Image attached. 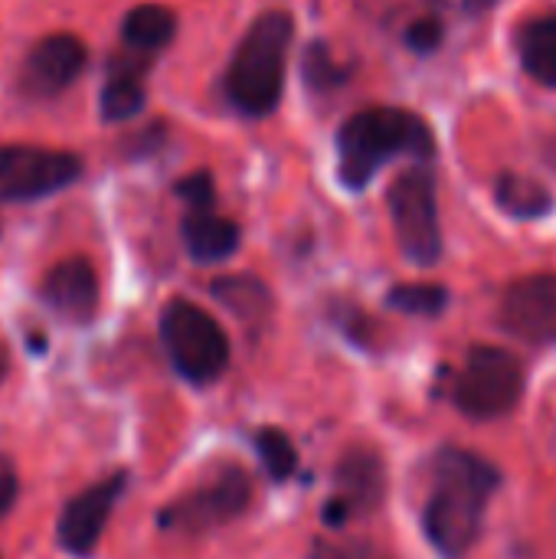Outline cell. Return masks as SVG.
<instances>
[{
	"label": "cell",
	"instance_id": "obj_5",
	"mask_svg": "<svg viewBox=\"0 0 556 559\" xmlns=\"http://www.w3.org/2000/svg\"><path fill=\"white\" fill-rule=\"evenodd\" d=\"M161 337L184 380L213 383L226 370L229 341L203 308L190 301H170L161 314Z\"/></svg>",
	"mask_w": 556,
	"mask_h": 559
},
{
	"label": "cell",
	"instance_id": "obj_23",
	"mask_svg": "<svg viewBox=\"0 0 556 559\" xmlns=\"http://www.w3.org/2000/svg\"><path fill=\"white\" fill-rule=\"evenodd\" d=\"M311 559H393L390 554L377 550L374 544H315Z\"/></svg>",
	"mask_w": 556,
	"mask_h": 559
},
{
	"label": "cell",
	"instance_id": "obj_24",
	"mask_svg": "<svg viewBox=\"0 0 556 559\" xmlns=\"http://www.w3.org/2000/svg\"><path fill=\"white\" fill-rule=\"evenodd\" d=\"M177 197L187 206H213L216 190H213V177L210 174H190L177 183Z\"/></svg>",
	"mask_w": 556,
	"mask_h": 559
},
{
	"label": "cell",
	"instance_id": "obj_11",
	"mask_svg": "<svg viewBox=\"0 0 556 559\" xmlns=\"http://www.w3.org/2000/svg\"><path fill=\"white\" fill-rule=\"evenodd\" d=\"M125 485H128V478H125V472H118V475L98 481L95 488L82 491L79 498H72L66 504V511L59 518V544L69 554L88 557L95 550V544L102 540V531H105V524L111 518V508L121 498Z\"/></svg>",
	"mask_w": 556,
	"mask_h": 559
},
{
	"label": "cell",
	"instance_id": "obj_3",
	"mask_svg": "<svg viewBox=\"0 0 556 559\" xmlns=\"http://www.w3.org/2000/svg\"><path fill=\"white\" fill-rule=\"evenodd\" d=\"M295 36V23L285 10L262 13L242 43L226 72V95L242 115H269L282 95L285 59Z\"/></svg>",
	"mask_w": 556,
	"mask_h": 559
},
{
	"label": "cell",
	"instance_id": "obj_26",
	"mask_svg": "<svg viewBox=\"0 0 556 559\" xmlns=\"http://www.w3.org/2000/svg\"><path fill=\"white\" fill-rule=\"evenodd\" d=\"M13 495H16V481H13V472L7 465H0V518L7 514V508L13 504Z\"/></svg>",
	"mask_w": 556,
	"mask_h": 559
},
{
	"label": "cell",
	"instance_id": "obj_17",
	"mask_svg": "<svg viewBox=\"0 0 556 559\" xmlns=\"http://www.w3.org/2000/svg\"><path fill=\"white\" fill-rule=\"evenodd\" d=\"M518 49H521L524 69L537 82L556 85V13L531 20L518 36Z\"/></svg>",
	"mask_w": 556,
	"mask_h": 559
},
{
	"label": "cell",
	"instance_id": "obj_21",
	"mask_svg": "<svg viewBox=\"0 0 556 559\" xmlns=\"http://www.w3.org/2000/svg\"><path fill=\"white\" fill-rule=\"evenodd\" d=\"M213 292L223 305H229L242 318H256L265 311V288L256 278H220L213 282Z\"/></svg>",
	"mask_w": 556,
	"mask_h": 559
},
{
	"label": "cell",
	"instance_id": "obj_8",
	"mask_svg": "<svg viewBox=\"0 0 556 559\" xmlns=\"http://www.w3.org/2000/svg\"><path fill=\"white\" fill-rule=\"evenodd\" d=\"M79 174L82 160L66 151L23 144L0 147V200H36L75 183Z\"/></svg>",
	"mask_w": 556,
	"mask_h": 559
},
{
	"label": "cell",
	"instance_id": "obj_1",
	"mask_svg": "<svg viewBox=\"0 0 556 559\" xmlns=\"http://www.w3.org/2000/svg\"><path fill=\"white\" fill-rule=\"evenodd\" d=\"M501 488V472L469 452L442 449L433 462V488L423 511V527L429 544L446 559H462L482 537L485 511Z\"/></svg>",
	"mask_w": 556,
	"mask_h": 559
},
{
	"label": "cell",
	"instance_id": "obj_10",
	"mask_svg": "<svg viewBox=\"0 0 556 559\" xmlns=\"http://www.w3.org/2000/svg\"><path fill=\"white\" fill-rule=\"evenodd\" d=\"M334 478H338V495L324 508L328 527H344L351 518L377 511L387 495V472L380 455L374 452H347Z\"/></svg>",
	"mask_w": 556,
	"mask_h": 559
},
{
	"label": "cell",
	"instance_id": "obj_6",
	"mask_svg": "<svg viewBox=\"0 0 556 559\" xmlns=\"http://www.w3.org/2000/svg\"><path fill=\"white\" fill-rule=\"evenodd\" d=\"M390 213L403 255L416 265H436L442 259V229L433 174L423 167L400 174L390 187Z\"/></svg>",
	"mask_w": 556,
	"mask_h": 559
},
{
	"label": "cell",
	"instance_id": "obj_14",
	"mask_svg": "<svg viewBox=\"0 0 556 559\" xmlns=\"http://www.w3.org/2000/svg\"><path fill=\"white\" fill-rule=\"evenodd\" d=\"M147 66H151V56H141V52L121 46V52L108 66V79H105V88H102V115L105 118L125 121L141 108Z\"/></svg>",
	"mask_w": 556,
	"mask_h": 559
},
{
	"label": "cell",
	"instance_id": "obj_20",
	"mask_svg": "<svg viewBox=\"0 0 556 559\" xmlns=\"http://www.w3.org/2000/svg\"><path fill=\"white\" fill-rule=\"evenodd\" d=\"M256 452H259L265 472H269L275 481H285V478L295 472V465H298V455H295L292 439H288L285 432H279V429H259V436H256Z\"/></svg>",
	"mask_w": 556,
	"mask_h": 559
},
{
	"label": "cell",
	"instance_id": "obj_15",
	"mask_svg": "<svg viewBox=\"0 0 556 559\" xmlns=\"http://www.w3.org/2000/svg\"><path fill=\"white\" fill-rule=\"evenodd\" d=\"M184 242L197 262H220L236 252L239 229L236 223L216 216L213 206H187L184 216Z\"/></svg>",
	"mask_w": 556,
	"mask_h": 559
},
{
	"label": "cell",
	"instance_id": "obj_27",
	"mask_svg": "<svg viewBox=\"0 0 556 559\" xmlns=\"http://www.w3.org/2000/svg\"><path fill=\"white\" fill-rule=\"evenodd\" d=\"M498 0H465V7L472 10V13H482V10H488V7H495Z\"/></svg>",
	"mask_w": 556,
	"mask_h": 559
},
{
	"label": "cell",
	"instance_id": "obj_7",
	"mask_svg": "<svg viewBox=\"0 0 556 559\" xmlns=\"http://www.w3.org/2000/svg\"><path fill=\"white\" fill-rule=\"evenodd\" d=\"M249 504V478L236 465H220L206 485L190 491L187 498L174 501L161 518L157 527L167 534H206L233 518H239Z\"/></svg>",
	"mask_w": 556,
	"mask_h": 559
},
{
	"label": "cell",
	"instance_id": "obj_18",
	"mask_svg": "<svg viewBox=\"0 0 556 559\" xmlns=\"http://www.w3.org/2000/svg\"><path fill=\"white\" fill-rule=\"evenodd\" d=\"M495 197H498V206L518 219H537V216H547L554 200L551 193L534 183L531 177H521V174H505L495 187Z\"/></svg>",
	"mask_w": 556,
	"mask_h": 559
},
{
	"label": "cell",
	"instance_id": "obj_4",
	"mask_svg": "<svg viewBox=\"0 0 556 559\" xmlns=\"http://www.w3.org/2000/svg\"><path fill=\"white\" fill-rule=\"evenodd\" d=\"M528 390V370L505 347H472L452 377V403L469 419H501L518 409Z\"/></svg>",
	"mask_w": 556,
	"mask_h": 559
},
{
	"label": "cell",
	"instance_id": "obj_22",
	"mask_svg": "<svg viewBox=\"0 0 556 559\" xmlns=\"http://www.w3.org/2000/svg\"><path fill=\"white\" fill-rule=\"evenodd\" d=\"M305 75H308V82L311 85H318V88H331V85H341L347 75H344V69L331 59V52L324 49V46H311L308 49V59H305Z\"/></svg>",
	"mask_w": 556,
	"mask_h": 559
},
{
	"label": "cell",
	"instance_id": "obj_9",
	"mask_svg": "<svg viewBox=\"0 0 556 559\" xmlns=\"http://www.w3.org/2000/svg\"><path fill=\"white\" fill-rule=\"evenodd\" d=\"M501 328L534 347L556 344V275L541 272L518 278L501 298Z\"/></svg>",
	"mask_w": 556,
	"mask_h": 559
},
{
	"label": "cell",
	"instance_id": "obj_2",
	"mask_svg": "<svg viewBox=\"0 0 556 559\" xmlns=\"http://www.w3.org/2000/svg\"><path fill=\"white\" fill-rule=\"evenodd\" d=\"M433 131L429 124L403 108H367L344 121L338 134V154H341V180L351 190H360L374 180V174L400 157H433Z\"/></svg>",
	"mask_w": 556,
	"mask_h": 559
},
{
	"label": "cell",
	"instance_id": "obj_28",
	"mask_svg": "<svg viewBox=\"0 0 556 559\" xmlns=\"http://www.w3.org/2000/svg\"><path fill=\"white\" fill-rule=\"evenodd\" d=\"M3 367H7V354L0 350V377H3Z\"/></svg>",
	"mask_w": 556,
	"mask_h": 559
},
{
	"label": "cell",
	"instance_id": "obj_13",
	"mask_svg": "<svg viewBox=\"0 0 556 559\" xmlns=\"http://www.w3.org/2000/svg\"><path fill=\"white\" fill-rule=\"evenodd\" d=\"M39 295H43V301L56 314L85 324L95 314V308H98V278H95V269L85 259H66V262H59L56 269L46 272Z\"/></svg>",
	"mask_w": 556,
	"mask_h": 559
},
{
	"label": "cell",
	"instance_id": "obj_12",
	"mask_svg": "<svg viewBox=\"0 0 556 559\" xmlns=\"http://www.w3.org/2000/svg\"><path fill=\"white\" fill-rule=\"evenodd\" d=\"M82 66H85V46L75 36L56 33L33 46L23 66L20 85L33 98H52L75 82Z\"/></svg>",
	"mask_w": 556,
	"mask_h": 559
},
{
	"label": "cell",
	"instance_id": "obj_16",
	"mask_svg": "<svg viewBox=\"0 0 556 559\" xmlns=\"http://www.w3.org/2000/svg\"><path fill=\"white\" fill-rule=\"evenodd\" d=\"M170 36H174V13L157 3L134 7L121 26V46L151 59L170 43Z\"/></svg>",
	"mask_w": 556,
	"mask_h": 559
},
{
	"label": "cell",
	"instance_id": "obj_25",
	"mask_svg": "<svg viewBox=\"0 0 556 559\" xmlns=\"http://www.w3.org/2000/svg\"><path fill=\"white\" fill-rule=\"evenodd\" d=\"M406 43L416 49V52H433L439 43H442V23L426 16V20H416L406 33Z\"/></svg>",
	"mask_w": 556,
	"mask_h": 559
},
{
	"label": "cell",
	"instance_id": "obj_19",
	"mask_svg": "<svg viewBox=\"0 0 556 559\" xmlns=\"http://www.w3.org/2000/svg\"><path fill=\"white\" fill-rule=\"evenodd\" d=\"M390 308L403 311V314H416V318H436L446 311L449 305V292L442 285H397L387 295Z\"/></svg>",
	"mask_w": 556,
	"mask_h": 559
}]
</instances>
